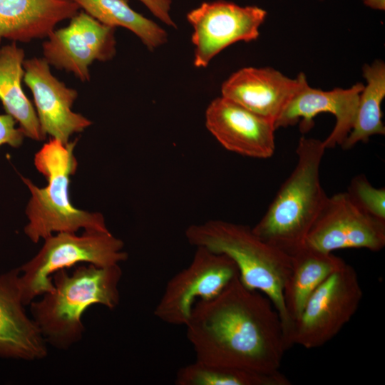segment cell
<instances>
[{
    "label": "cell",
    "instance_id": "cell-24",
    "mask_svg": "<svg viewBox=\"0 0 385 385\" xmlns=\"http://www.w3.org/2000/svg\"><path fill=\"white\" fill-rule=\"evenodd\" d=\"M16 120L9 114H0V146L8 144L13 148L21 145L24 137L21 128H16Z\"/></svg>",
    "mask_w": 385,
    "mask_h": 385
},
{
    "label": "cell",
    "instance_id": "cell-25",
    "mask_svg": "<svg viewBox=\"0 0 385 385\" xmlns=\"http://www.w3.org/2000/svg\"><path fill=\"white\" fill-rule=\"evenodd\" d=\"M143 3L149 11L159 20L166 25L176 27L170 11L171 9V0H138Z\"/></svg>",
    "mask_w": 385,
    "mask_h": 385
},
{
    "label": "cell",
    "instance_id": "cell-23",
    "mask_svg": "<svg viewBox=\"0 0 385 385\" xmlns=\"http://www.w3.org/2000/svg\"><path fill=\"white\" fill-rule=\"evenodd\" d=\"M347 193L352 200L370 215L385 221V188L374 187L364 175L354 176Z\"/></svg>",
    "mask_w": 385,
    "mask_h": 385
},
{
    "label": "cell",
    "instance_id": "cell-3",
    "mask_svg": "<svg viewBox=\"0 0 385 385\" xmlns=\"http://www.w3.org/2000/svg\"><path fill=\"white\" fill-rule=\"evenodd\" d=\"M185 235L193 246L230 257L242 283L270 299L281 319L287 348H291L293 324L283 299L292 269L290 255L261 239L249 226L228 221L212 220L192 225Z\"/></svg>",
    "mask_w": 385,
    "mask_h": 385
},
{
    "label": "cell",
    "instance_id": "cell-5",
    "mask_svg": "<svg viewBox=\"0 0 385 385\" xmlns=\"http://www.w3.org/2000/svg\"><path fill=\"white\" fill-rule=\"evenodd\" d=\"M76 144V140L63 143L51 138L36 153L34 165L47 180L44 188L21 177L31 194L26 207L29 222L24 232L34 243L58 232L109 230L101 213L76 208L70 200V178L78 167Z\"/></svg>",
    "mask_w": 385,
    "mask_h": 385
},
{
    "label": "cell",
    "instance_id": "cell-4",
    "mask_svg": "<svg viewBox=\"0 0 385 385\" xmlns=\"http://www.w3.org/2000/svg\"><path fill=\"white\" fill-rule=\"evenodd\" d=\"M325 150L322 140L300 138L294 168L262 217L252 227L261 239L289 255L305 244L327 197L319 176Z\"/></svg>",
    "mask_w": 385,
    "mask_h": 385
},
{
    "label": "cell",
    "instance_id": "cell-6",
    "mask_svg": "<svg viewBox=\"0 0 385 385\" xmlns=\"http://www.w3.org/2000/svg\"><path fill=\"white\" fill-rule=\"evenodd\" d=\"M39 251L19 267V282L26 305L53 290L52 275L78 263L99 267L120 265L128 258L123 242L109 230L58 232L43 240Z\"/></svg>",
    "mask_w": 385,
    "mask_h": 385
},
{
    "label": "cell",
    "instance_id": "cell-8",
    "mask_svg": "<svg viewBox=\"0 0 385 385\" xmlns=\"http://www.w3.org/2000/svg\"><path fill=\"white\" fill-rule=\"evenodd\" d=\"M193 258L167 282L153 314L160 321L185 325L195 304L217 297L238 275L227 255L196 247Z\"/></svg>",
    "mask_w": 385,
    "mask_h": 385
},
{
    "label": "cell",
    "instance_id": "cell-11",
    "mask_svg": "<svg viewBox=\"0 0 385 385\" xmlns=\"http://www.w3.org/2000/svg\"><path fill=\"white\" fill-rule=\"evenodd\" d=\"M324 252L346 248L373 252L385 246V221L361 209L347 192L327 197L305 240Z\"/></svg>",
    "mask_w": 385,
    "mask_h": 385
},
{
    "label": "cell",
    "instance_id": "cell-10",
    "mask_svg": "<svg viewBox=\"0 0 385 385\" xmlns=\"http://www.w3.org/2000/svg\"><path fill=\"white\" fill-rule=\"evenodd\" d=\"M115 30L85 11H78L67 26L54 29L46 37L42 44L43 58L81 81H89L91 64L110 61L115 55Z\"/></svg>",
    "mask_w": 385,
    "mask_h": 385
},
{
    "label": "cell",
    "instance_id": "cell-19",
    "mask_svg": "<svg viewBox=\"0 0 385 385\" xmlns=\"http://www.w3.org/2000/svg\"><path fill=\"white\" fill-rule=\"evenodd\" d=\"M24 60V51L16 42L0 47V101L6 113L16 120L26 137L41 141L46 135L21 86Z\"/></svg>",
    "mask_w": 385,
    "mask_h": 385
},
{
    "label": "cell",
    "instance_id": "cell-1",
    "mask_svg": "<svg viewBox=\"0 0 385 385\" xmlns=\"http://www.w3.org/2000/svg\"><path fill=\"white\" fill-rule=\"evenodd\" d=\"M195 361L272 373L288 349L272 302L235 277L215 298L197 302L185 324Z\"/></svg>",
    "mask_w": 385,
    "mask_h": 385
},
{
    "label": "cell",
    "instance_id": "cell-18",
    "mask_svg": "<svg viewBox=\"0 0 385 385\" xmlns=\"http://www.w3.org/2000/svg\"><path fill=\"white\" fill-rule=\"evenodd\" d=\"M292 269L283 290L288 316L293 324L317 288L345 262L332 252L304 244L291 255Z\"/></svg>",
    "mask_w": 385,
    "mask_h": 385
},
{
    "label": "cell",
    "instance_id": "cell-20",
    "mask_svg": "<svg viewBox=\"0 0 385 385\" xmlns=\"http://www.w3.org/2000/svg\"><path fill=\"white\" fill-rule=\"evenodd\" d=\"M363 75L366 85L359 96L354 126L342 145V148L346 150L359 142L366 143L371 136L385 134L381 110L385 96L384 63L376 60L371 65H364Z\"/></svg>",
    "mask_w": 385,
    "mask_h": 385
},
{
    "label": "cell",
    "instance_id": "cell-26",
    "mask_svg": "<svg viewBox=\"0 0 385 385\" xmlns=\"http://www.w3.org/2000/svg\"><path fill=\"white\" fill-rule=\"evenodd\" d=\"M364 3L373 8L384 9V0H364Z\"/></svg>",
    "mask_w": 385,
    "mask_h": 385
},
{
    "label": "cell",
    "instance_id": "cell-12",
    "mask_svg": "<svg viewBox=\"0 0 385 385\" xmlns=\"http://www.w3.org/2000/svg\"><path fill=\"white\" fill-rule=\"evenodd\" d=\"M299 87L276 120V129L293 125L300 120L301 132L309 131L313 118L321 113H332L336 123L331 133L322 141L325 149L343 144L351 132L356 116L359 96L364 85L357 83L349 88L322 91L312 88L305 75L300 73Z\"/></svg>",
    "mask_w": 385,
    "mask_h": 385
},
{
    "label": "cell",
    "instance_id": "cell-21",
    "mask_svg": "<svg viewBox=\"0 0 385 385\" xmlns=\"http://www.w3.org/2000/svg\"><path fill=\"white\" fill-rule=\"evenodd\" d=\"M71 1L101 23L128 29L150 51L167 42L166 31L153 21L134 11L128 0Z\"/></svg>",
    "mask_w": 385,
    "mask_h": 385
},
{
    "label": "cell",
    "instance_id": "cell-9",
    "mask_svg": "<svg viewBox=\"0 0 385 385\" xmlns=\"http://www.w3.org/2000/svg\"><path fill=\"white\" fill-rule=\"evenodd\" d=\"M266 16V11L260 7L240 6L223 0L203 2L192 9L186 17L193 28L194 66L206 67L228 46L257 39Z\"/></svg>",
    "mask_w": 385,
    "mask_h": 385
},
{
    "label": "cell",
    "instance_id": "cell-14",
    "mask_svg": "<svg viewBox=\"0 0 385 385\" xmlns=\"http://www.w3.org/2000/svg\"><path fill=\"white\" fill-rule=\"evenodd\" d=\"M205 125L231 152L259 159L269 158L274 153V122L222 96L208 106Z\"/></svg>",
    "mask_w": 385,
    "mask_h": 385
},
{
    "label": "cell",
    "instance_id": "cell-16",
    "mask_svg": "<svg viewBox=\"0 0 385 385\" xmlns=\"http://www.w3.org/2000/svg\"><path fill=\"white\" fill-rule=\"evenodd\" d=\"M300 73L290 78L272 68H243L222 85V96L274 123L298 90Z\"/></svg>",
    "mask_w": 385,
    "mask_h": 385
},
{
    "label": "cell",
    "instance_id": "cell-2",
    "mask_svg": "<svg viewBox=\"0 0 385 385\" xmlns=\"http://www.w3.org/2000/svg\"><path fill=\"white\" fill-rule=\"evenodd\" d=\"M122 276L120 265L88 264L76 267L71 274L66 270L55 272L53 290L29 304L30 315L48 346L68 350L80 342L86 332L83 315L91 306L116 309Z\"/></svg>",
    "mask_w": 385,
    "mask_h": 385
},
{
    "label": "cell",
    "instance_id": "cell-15",
    "mask_svg": "<svg viewBox=\"0 0 385 385\" xmlns=\"http://www.w3.org/2000/svg\"><path fill=\"white\" fill-rule=\"evenodd\" d=\"M19 276V267L0 274V357L42 360L48 346L26 311Z\"/></svg>",
    "mask_w": 385,
    "mask_h": 385
},
{
    "label": "cell",
    "instance_id": "cell-17",
    "mask_svg": "<svg viewBox=\"0 0 385 385\" xmlns=\"http://www.w3.org/2000/svg\"><path fill=\"white\" fill-rule=\"evenodd\" d=\"M79 9L71 0H0V47L3 39L29 43L46 38Z\"/></svg>",
    "mask_w": 385,
    "mask_h": 385
},
{
    "label": "cell",
    "instance_id": "cell-13",
    "mask_svg": "<svg viewBox=\"0 0 385 385\" xmlns=\"http://www.w3.org/2000/svg\"><path fill=\"white\" fill-rule=\"evenodd\" d=\"M24 81L32 93L43 133L51 138L69 142L70 137L83 131L92 122L72 111L78 92L55 77L43 58L25 59Z\"/></svg>",
    "mask_w": 385,
    "mask_h": 385
},
{
    "label": "cell",
    "instance_id": "cell-7",
    "mask_svg": "<svg viewBox=\"0 0 385 385\" xmlns=\"http://www.w3.org/2000/svg\"><path fill=\"white\" fill-rule=\"evenodd\" d=\"M363 296L355 269L345 262L312 293L294 322L292 346L320 347L332 339L358 309Z\"/></svg>",
    "mask_w": 385,
    "mask_h": 385
},
{
    "label": "cell",
    "instance_id": "cell-22",
    "mask_svg": "<svg viewBox=\"0 0 385 385\" xmlns=\"http://www.w3.org/2000/svg\"><path fill=\"white\" fill-rule=\"evenodd\" d=\"M176 385H290L280 371L265 373L195 361L176 373Z\"/></svg>",
    "mask_w": 385,
    "mask_h": 385
}]
</instances>
